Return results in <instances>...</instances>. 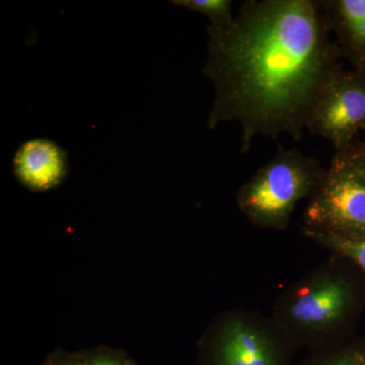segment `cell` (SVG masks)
<instances>
[{
    "mask_svg": "<svg viewBox=\"0 0 365 365\" xmlns=\"http://www.w3.org/2000/svg\"><path fill=\"white\" fill-rule=\"evenodd\" d=\"M338 153H341V155L347 158L350 162L354 163L365 174V141L364 143H353L347 150Z\"/></svg>",
    "mask_w": 365,
    "mask_h": 365,
    "instance_id": "12",
    "label": "cell"
},
{
    "mask_svg": "<svg viewBox=\"0 0 365 365\" xmlns=\"http://www.w3.org/2000/svg\"><path fill=\"white\" fill-rule=\"evenodd\" d=\"M325 170L316 158L295 148H280L239 189L237 207L254 227L285 230L295 206L312 196Z\"/></svg>",
    "mask_w": 365,
    "mask_h": 365,
    "instance_id": "3",
    "label": "cell"
},
{
    "mask_svg": "<svg viewBox=\"0 0 365 365\" xmlns=\"http://www.w3.org/2000/svg\"><path fill=\"white\" fill-rule=\"evenodd\" d=\"M307 129L332 143L336 153L351 146L365 129V72H338L314 103Z\"/></svg>",
    "mask_w": 365,
    "mask_h": 365,
    "instance_id": "6",
    "label": "cell"
},
{
    "mask_svg": "<svg viewBox=\"0 0 365 365\" xmlns=\"http://www.w3.org/2000/svg\"><path fill=\"white\" fill-rule=\"evenodd\" d=\"M302 234L309 241L328 249L329 251L332 252V254L344 257L354 264L365 276V237L364 239H341V237L314 232L304 225H302Z\"/></svg>",
    "mask_w": 365,
    "mask_h": 365,
    "instance_id": "9",
    "label": "cell"
},
{
    "mask_svg": "<svg viewBox=\"0 0 365 365\" xmlns=\"http://www.w3.org/2000/svg\"><path fill=\"white\" fill-rule=\"evenodd\" d=\"M81 365H126V360L123 361L118 354L110 353H98L91 355L86 359H81Z\"/></svg>",
    "mask_w": 365,
    "mask_h": 365,
    "instance_id": "13",
    "label": "cell"
},
{
    "mask_svg": "<svg viewBox=\"0 0 365 365\" xmlns=\"http://www.w3.org/2000/svg\"><path fill=\"white\" fill-rule=\"evenodd\" d=\"M361 365H365V353H364V359H362Z\"/></svg>",
    "mask_w": 365,
    "mask_h": 365,
    "instance_id": "16",
    "label": "cell"
},
{
    "mask_svg": "<svg viewBox=\"0 0 365 365\" xmlns=\"http://www.w3.org/2000/svg\"><path fill=\"white\" fill-rule=\"evenodd\" d=\"M175 6L200 13L210 20V26H225L234 21L232 0H174Z\"/></svg>",
    "mask_w": 365,
    "mask_h": 365,
    "instance_id": "10",
    "label": "cell"
},
{
    "mask_svg": "<svg viewBox=\"0 0 365 365\" xmlns=\"http://www.w3.org/2000/svg\"><path fill=\"white\" fill-rule=\"evenodd\" d=\"M13 163L19 182L35 192L55 188L68 172L66 151L47 138L30 139L21 144Z\"/></svg>",
    "mask_w": 365,
    "mask_h": 365,
    "instance_id": "7",
    "label": "cell"
},
{
    "mask_svg": "<svg viewBox=\"0 0 365 365\" xmlns=\"http://www.w3.org/2000/svg\"><path fill=\"white\" fill-rule=\"evenodd\" d=\"M343 58L365 72V0L319 1Z\"/></svg>",
    "mask_w": 365,
    "mask_h": 365,
    "instance_id": "8",
    "label": "cell"
},
{
    "mask_svg": "<svg viewBox=\"0 0 365 365\" xmlns=\"http://www.w3.org/2000/svg\"><path fill=\"white\" fill-rule=\"evenodd\" d=\"M364 280L354 264L332 254L278 295L270 317L297 350L336 349L348 344L364 306Z\"/></svg>",
    "mask_w": 365,
    "mask_h": 365,
    "instance_id": "2",
    "label": "cell"
},
{
    "mask_svg": "<svg viewBox=\"0 0 365 365\" xmlns=\"http://www.w3.org/2000/svg\"><path fill=\"white\" fill-rule=\"evenodd\" d=\"M365 341H354L330 351L316 353L302 365H361Z\"/></svg>",
    "mask_w": 365,
    "mask_h": 365,
    "instance_id": "11",
    "label": "cell"
},
{
    "mask_svg": "<svg viewBox=\"0 0 365 365\" xmlns=\"http://www.w3.org/2000/svg\"><path fill=\"white\" fill-rule=\"evenodd\" d=\"M295 351L271 317L237 309L211 329L201 348L200 365H292Z\"/></svg>",
    "mask_w": 365,
    "mask_h": 365,
    "instance_id": "4",
    "label": "cell"
},
{
    "mask_svg": "<svg viewBox=\"0 0 365 365\" xmlns=\"http://www.w3.org/2000/svg\"><path fill=\"white\" fill-rule=\"evenodd\" d=\"M304 227L341 239L365 237V174L336 153L309 197Z\"/></svg>",
    "mask_w": 365,
    "mask_h": 365,
    "instance_id": "5",
    "label": "cell"
},
{
    "mask_svg": "<svg viewBox=\"0 0 365 365\" xmlns=\"http://www.w3.org/2000/svg\"><path fill=\"white\" fill-rule=\"evenodd\" d=\"M126 365H136L135 364H133L132 361H126Z\"/></svg>",
    "mask_w": 365,
    "mask_h": 365,
    "instance_id": "15",
    "label": "cell"
},
{
    "mask_svg": "<svg viewBox=\"0 0 365 365\" xmlns=\"http://www.w3.org/2000/svg\"><path fill=\"white\" fill-rule=\"evenodd\" d=\"M46 365H81V359L52 360Z\"/></svg>",
    "mask_w": 365,
    "mask_h": 365,
    "instance_id": "14",
    "label": "cell"
},
{
    "mask_svg": "<svg viewBox=\"0 0 365 365\" xmlns=\"http://www.w3.org/2000/svg\"><path fill=\"white\" fill-rule=\"evenodd\" d=\"M207 34L202 73L215 90L208 128L237 122L242 153L257 136L299 141L319 96L343 69L319 1L248 0L230 25Z\"/></svg>",
    "mask_w": 365,
    "mask_h": 365,
    "instance_id": "1",
    "label": "cell"
}]
</instances>
